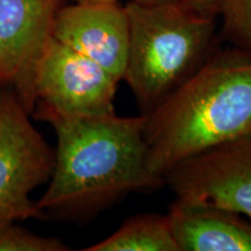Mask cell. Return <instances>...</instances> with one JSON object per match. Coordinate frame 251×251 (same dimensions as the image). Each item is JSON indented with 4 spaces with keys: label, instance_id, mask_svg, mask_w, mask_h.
Listing matches in <instances>:
<instances>
[{
    "label": "cell",
    "instance_id": "6da1fadb",
    "mask_svg": "<svg viewBox=\"0 0 251 251\" xmlns=\"http://www.w3.org/2000/svg\"><path fill=\"white\" fill-rule=\"evenodd\" d=\"M42 121L57 140L48 188L36 201L43 218L89 219L128 194L165 184L147 164L143 115H49Z\"/></svg>",
    "mask_w": 251,
    "mask_h": 251
},
{
    "label": "cell",
    "instance_id": "7a4b0ae2",
    "mask_svg": "<svg viewBox=\"0 0 251 251\" xmlns=\"http://www.w3.org/2000/svg\"><path fill=\"white\" fill-rule=\"evenodd\" d=\"M150 171L164 178L186 159L251 129V55L216 49L202 67L143 115Z\"/></svg>",
    "mask_w": 251,
    "mask_h": 251
},
{
    "label": "cell",
    "instance_id": "3957f363",
    "mask_svg": "<svg viewBox=\"0 0 251 251\" xmlns=\"http://www.w3.org/2000/svg\"><path fill=\"white\" fill-rule=\"evenodd\" d=\"M129 51L124 80L144 115L202 67L216 49L215 19L191 13L180 4L125 6Z\"/></svg>",
    "mask_w": 251,
    "mask_h": 251
},
{
    "label": "cell",
    "instance_id": "277c9868",
    "mask_svg": "<svg viewBox=\"0 0 251 251\" xmlns=\"http://www.w3.org/2000/svg\"><path fill=\"white\" fill-rule=\"evenodd\" d=\"M54 161L17 94L0 89V224L43 218L30 194L48 183Z\"/></svg>",
    "mask_w": 251,
    "mask_h": 251
},
{
    "label": "cell",
    "instance_id": "5b68a950",
    "mask_svg": "<svg viewBox=\"0 0 251 251\" xmlns=\"http://www.w3.org/2000/svg\"><path fill=\"white\" fill-rule=\"evenodd\" d=\"M119 80L98 63L52 37L37 63L33 115L114 114Z\"/></svg>",
    "mask_w": 251,
    "mask_h": 251
},
{
    "label": "cell",
    "instance_id": "8992f818",
    "mask_svg": "<svg viewBox=\"0 0 251 251\" xmlns=\"http://www.w3.org/2000/svg\"><path fill=\"white\" fill-rule=\"evenodd\" d=\"M164 180L176 198L214 203L251 220V129L180 163Z\"/></svg>",
    "mask_w": 251,
    "mask_h": 251
},
{
    "label": "cell",
    "instance_id": "52a82bcc",
    "mask_svg": "<svg viewBox=\"0 0 251 251\" xmlns=\"http://www.w3.org/2000/svg\"><path fill=\"white\" fill-rule=\"evenodd\" d=\"M62 0H0V89L12 90L31 115L35 72Z\"/></svg>",
    "mask_w": 251,
    "mask_h": 251
},
{
    "label": "cell",
    "instance_id": "ba28073f",
    "mask_svg": "<svg viewBox=\"0 0 251 251\" xmlns=\"http://www.w3.org/2000/svg\"><path fill=\"white\" fill-rule=\"evenodd\" d=\"M52 37L124 79L129 51V19L115 4L63 5L56 15Z\"/></svg>",
    "mask_w": 251,
    "mask_h": 251
},
{
    "label": "cell",
    "instance_id": "9c48e42d",
    "mask_svg": "<svg viewBox=\"0 0 251 251\" xmlns=\"http://www.w3.org/2000/svg\"><path fill=\"white\" fill-rule=\"evenodd\" d=\"M168 216L178 251H251V220L240 213L176 198Z\"/></svg>",
    "mask_w": 251,
    "mask_h": 251
},
{
    "label": "cell",
    "instance_id": "30bf717a",
    "mask_svg": "<svg viewBox=\"0 0 251 251\" xmlns=\"http://www.w3.org/2000/svg\"><path fill=\"white\" fill-rule=\"evenodd\" d=\"M85 251H178V247L168 214H141Z\"/></svg>",
    "mask_w": 251,
    "mask_h": 251
},
{
    "label": "cell",
    "instance_id": "8fae6325",
    "mask_svg": "<svg viewBox=\"0 0 251 251\" xmlns=\"http://www.w3.org/2000/svg\"><path fill=\"white\" fill-rule=\"evenodd\" d=\"M220 15L226 37L251 55V0H226Z\"/></svg>",
    "mask_w": 251,
    "mask_h": 251
},
{
    "label": "cell",
    "instance_id": "7c38bea8",
    "mask_svg": "<svg viewBox=\"0 0 251 251\" xmlns=\"http://www.w3.org/2000/svg\"><path fill=\"white\" fill-rule=\"evenodd\" d=\"M59 238L36 235L17 222L0 224V251H67Z\"/></svg>",
    "mask_w": 251,
    "mask_h": 251
},
{
    "label": "cell",
    "instance_id": "4fadbf2b",
    "mask_svg": "<svg viewBox=\"0 0 251 251\" xmlns=\"http://www.w3.org/2000/svg\"><path fill=\"white\" fill-rule=\"evenodd\" d=\"M226 0H181L180 5L191 13L215 19L220 15Z\"/></svg>",
    "mask_w": 251,
    "mask_h": 251
},
{
    "label": "cell",
    "instance_id": "5bb4252c",
    "mask_svg": "<svg viewBox=\"0 0 251 251\" xmlns=\"http://www.w3.org/2000/svg\"><path fill=\"white\" fill-rule=\"evenodd\" d=\"M141 4L147 5H162V4H180L181 0H135Z\"/></svg>",
    "mask_w": 251,
    "mask_h": 251
},
{
    "label": "cell",
    "instance_id": "9a60e30c",
    "mask_svg": "<svg viewBox=\"0 0 251 251\" xmlns=\"http://www.w3.org/2000/svg\"><path fill=\"white\" fill-rule=\"evenodd\" d=\"M74 4H115L119 0H71Z\"/></svg>",
    "mask_w": 251,
    "mask_h": 251
}]
</instances>
